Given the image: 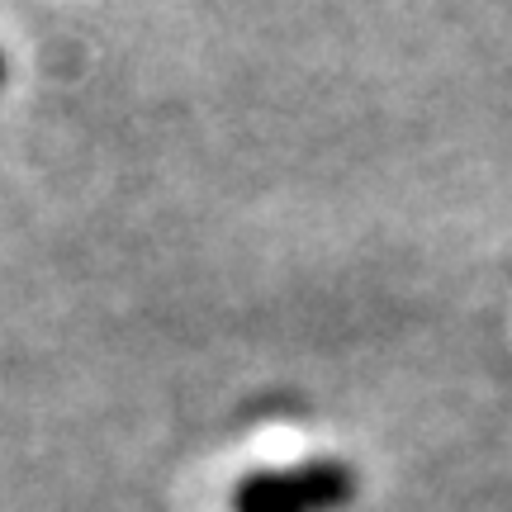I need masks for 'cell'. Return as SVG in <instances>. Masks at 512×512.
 Masks as SVG:
<instances>
[{"label": "cell", "mask_w": 512, "mask_h": 512, "mask_svg": "<svg viewBox=\"0 0 512 512\" xmlns=\"http://www.w3.org/2000/svg\"><path fill=\"white\" fill-rule=\"evenodd\" d=\"M356 498L347 460H304L290 470H256L233 494V512H342Z\"/></svg>", "instance_id": "cell-1"}, {"label": "cell", "mask_w": 512, "mask_h": 512, "mask_svg": "<svg viewBox=\"0 0 512 512\" xmlns=\"http://www.w3.org/2000/svg\"><path fill=\"white\" fill-rule=\"evenodd\" d=\"M5 72H10V67H5V53H0V86H5Z\"/></svg>", "instance_id": "cell-2"}]
</instances>
